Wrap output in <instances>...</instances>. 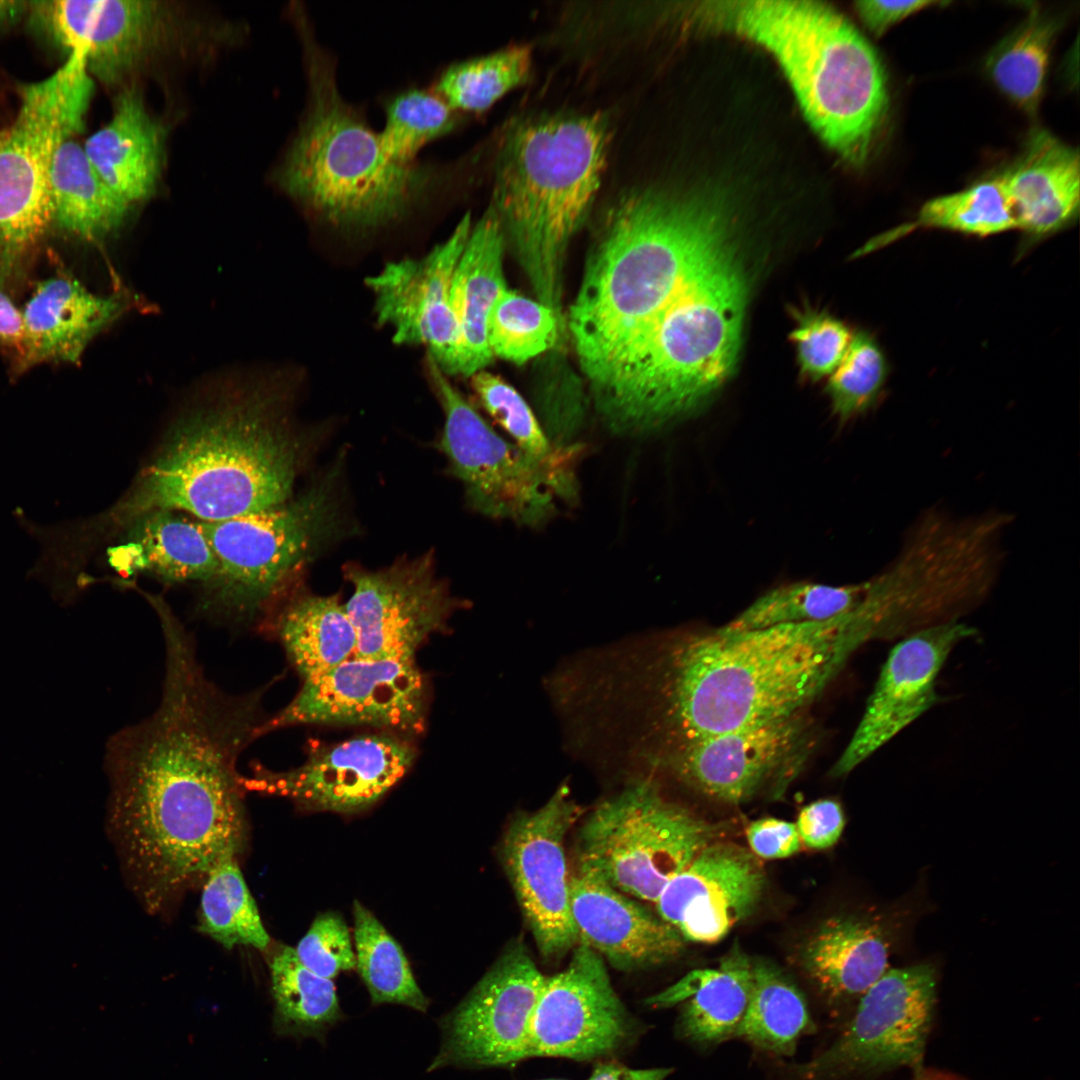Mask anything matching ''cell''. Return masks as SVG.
Wrapping results in <instances>:
<instances>
[{"instance_id": "42", "label": "cell", "mask_w": 1080, "mask_h": 1080, "mask_svg": "<svg viewBox=\"0 0 1080 1080\" xmlns=\"http://www.w3.org/2000/svg\"><path fill=\"white\" fill-rule=\"evenodd\" d=\"M385 125L378 132L387 154L411 164L428 143L452 133L460 114L431 87H408L382 101Z\"/></svg>"}, {"instance_id": "39", "label": "cell", "mask_w": 1080, "mask_h": 1080, "mask_svg": "<svg viewBox=\"0 0 1080 1080\" xmlns=\"http://www.w3.org/2000/svg\"><path fill=\"white\" fill-rule=\"evenodd\" d=\"M199 929L228 949L271 945L235 856L221 859L204 878Z\"/></svg>"}, {"instance_id": "22", "label": "cell", "mask_w": 1080, "mask_h": 1080, "mask_svg": "<svg viewBox=\"0 0 1080 1080\" xmlns=\"http://www.w3.org/2000/svg\"><path fill=\"white\" fill-rule=\"evenodd\" d=\"M976 634L950 621L924 628L899 640L889 651L864 713L832 775L848 774L939 699L936 679L949 654Z\"/></svg>"}, {"instance_id": "36", "label": "cell", "mask_w": 1080, "mask_h": 1080, "mask_svg": "<svg viewBox=\"0 0 1080 1080\" xmlns=\"http://www.w3.org/2000/svg\"><path fill=\"white\" fill-rule=\"evenodd\" d=\"M1057 22L1035 7L1027 18L989 53L985 68L996 86L1021 110L1033 116L1041 102Z\"/></svg>"}, {"instance_id": "29", "label": "cell", "mask_w": 1080, "mask_h": 1080, "mask_svg": "<svg viewBox=\"0 0 1080 1080\" xmlns=\"http://www.w3.org/2000/svg\"><path fill=\"white\" fill-rule=\"evenodd\" d=\"M888 942L881 929L848 916L824 921L804 942L800 963L831 1000L859 997L888 969Z\"/></svg>"}, {"instance_id": "21", "label": "cell", "mask_w": 1080, "mask_h": 1080, "mask_svg": "<svg viewBox=\"0 0 1080 1080\" xmlns=\"http://www.w3.org/2000/svg\"><path fill=\"white\" fill-rule=\"evenodd\" d=\"M625 1009L604 959L578 943L568 966L546 977L529 1031L525 1058L588 1060L615 1050L627 1035Z\"/></svg>"}, {"instance_id": "7", "label": "cell", "mask_w": 1080, "mask_h": 1080, "mask_svg": "<svg viewBox=\"0 0 1080 1080\" xmlns=\"http://www.w3.org/2000/svg\"><path fill=\"white\" fill-rule=\"evenodd\" d=\"M607 146L602 116L558 115L516 125L499 153L491 204L537 300L560 317L568 242L600 187Z\"/></svg>"}, {"instance_id": "16", "label": "cell", "mask_w": 1080, "mask_h": 1080, "mask_svg": "<svg viewBox=\"0 0 1080 1080\" xmlns=\"http://www.w3.org/2000/svg\"><path fill=\"white\" fill-rule=\"evenodd\" d=\"M567 786L509 824L501 858L522 915L542 957L553 960L578 944L570 902L565 839L579 816Z\"/></svg>"}, {"instance_id": "11", "label": "cell", "mask_w": 1080, "mask_h": 1080, "mask_svg": "<svg viewBox=\"0 0 1080 1080\" xmlns=\"http://www.w3.org/2000/svg\"><path fill=\"white\" fill-rule=\"evenodd\" d=\"M29 12L58 47L81 52L89 74L107 85L193 48L206 32L186 8L169 1H34Z\"/></svg>"}, {"instance_id": "34", "label": "cell", "mask_w": 1080, "mask_h": 1080, "mask_svg": "<svg viewBox=\"0 0 1080 1080\" xmlns=\"http://www.w3.org/2000/svg\"><path fill=\"white\" fill-rule=\"evenodd\" d=\"M752 964V991L737 1037L762 1051L792 1055L812 1026L805 998L773 963L759 958Z\"/></svg>"}, {"instance_id": "33", "label": "cell", "mask_w": 1080, "mask_h": 1080, "mask_svg": "<svg viewBox=\"0 0 1080 1080\" xmlns=\"http://www.w3.org/2000/svg\"><path fill=\"white\" fill-rule=\"evenodd\" d=\"M271 625L303 681L354 656L356 631L337 596L297 598Z\"/></svg>"}, {"instance_id": "19", "label": "cell", "mask_w": 1080, "mask_h": 1080, "mask_svg": "<svg viewBox=\"0 0 1080 1080\" xmlns=\"http://www.w3.org/2000/svg\"><path fill=\"white\" fill-rule=\"evenodd\" d=\"M465 214L446 240L418 258L387 263L366 279L378 322L398 345H423L448 375H459L461 334L451 304V285L471 228Z\"/></svg>"}, {"instance_id": "8", "label": "cell", "mask_w": 1080, "mask_h": 1080, "mask_svg": "<svg viewBox=\"0 0 1080 1080\" xmlns=\"http://www.w3.org/2000/svg\"><path fill=\"white\" fill-rule=\"evenodd\" d=\"M81 52L48 78L25 85L0 131V288L25 277L53 224L50 175L60 145L84 127L94 83Z\"/></svg>"}, {"instance_id": "47", "label": "cell", "mask_w": 1080, "mask_h": 1080, "mask_svg": "<svg viewBox=\"0 0 1080 1080\" xmlns=\"http://www.w3.org/2000/svg\"><path fill=\"white\" fill-rule=\"evenodd\" d=\"M295 953L305 967L331 980L343 971L356 968L348 927L335 912H325L314 919Z\"/></svg>"}, {"instance_id": "53", "label": "cell", "mask_w": 1080, "mask_h": 1080, "mask_svg": "<svg viewBox=\"0 0 1080 1080\" xmlns=\"http://www.w3.org/2000/svg\"><path fill=\"white\" fill-rule=\"evenodd\" d=\"M31 2L0 1V28L13 24L29 12Z\"/></svg>"}, {"instance_id": "54", "label": "cell", "mask_w": 1080, "mask_h": 1080, "mask_svg": "<svg viewBox=\"0 0 1080 1080\" xmlns=\"http://www.w3.org/2000/svg\"><path fill=\"white\" fill-rule=\"evenodd\" d=\"M912 1080H956L952 1077L936 1073V1072H924L922 1069L916 1072Z\"/></svg>"}, {"instance_id": "6", "label": "cell", "mask_w": 1080, "mask_h": 1080, "mask_svg": "<svg viewBox=\"0 0 1080 1080\" xmlns=\"http://www.w3.org/2000/svg\"><path fill=\"white\" fill-rule=\"evenodd\" d=\"M308 103L280 164L279 186L312 216L343 229L402 219L451 182L452 169L404 164L384 150L366 118L341 95L334 57L302 22Z\"/></svg>"}, {"instance_id": "55", "label": "cell", "mask_w": 1080, "mask_h": 1080, "mask_svg": "<svg viewBox=\"0 0 1080 1080\" xmlns=\"http://www.w3.org/2000/svg\"><path fill=\"white\" fill-rule=\"evenodd\" d=\"M548 1080H559V1079H548Z\"/></svg>"}, {"instance_id": "32", "label": "cell", "mask_w": 1080, "mask_h": 1080, "mask_svg": "<svg viewBox=\"0 0 1080 1080\" xmlns=\"http://www.w3.org/2000/svg\"><path fill=\"white\" fill-rule=\"evenodd\" d=\"M50 193L53 224L88 242L96 243L117 231L132 209L106 185L83 146L72 139L55 153Z\"/></svg>"}, {"instance_id": "20", "label": "cell", "mask_w": 1080, "mask_h": 1080, "mask_svg": "<svg viewBox=\"0 0 1080 1080\" xmlns=\"http://www.w3.org/2000/svg\"><path fill=\"white\" fill-rule=\"evenodd\" d=\"M347 577L353 594L345 609L356 631V658L415 660L420 645L446 627L456 607L427 556L376 571L350 568Z\"/></svg>"}, {"instance_id": "49", "label": "cell", "mask_w": 1080, "mask_h": 1080, "mask_svg": "<svg viewBox=\"0 0 1080 1080\" xmlns=\"http://www.w3.org/2000/svg\"><path fill=\"white\" fill-rule=\"evenodd\" d=\"M749 849L758 858L780 859L797 853L801 841L795 823L767 817L755 820L746 830Z\"/></svg>"}, {"instance_id": "43", "label": "cell", "mask_w": 1080, "mask_h": 1080, "mask_svg": "<svg viewBox=\"0 0 1080 1080\" xmlns=\"http://www.w3.org/2000/svg\"><path fill=\"white\" fill-rule=\"evenodd\" d=\"M560 323L561 317L549 306L506 288L489 318L491 352L493 356L523 364L555 345Z\"/></svg>"}, {"instance_id": "24", "label": "cell", "mask_w": 1080, "mask_h": 1080, "mask_svg": "<svg viewBox=\"0 0 1080 1080\" xmlns=\"http://www.w3.org/2000/svg\"><path fill=\"white\" fill-rule=\"evenodd\" d=\"M570 902L578 943L614 968L658 966L684 950L686 941L672 925L590 872L570 877Z\"/></svg>"}, {"instance_id": "41", "label": "cell", "mask_w": 1080, "mask_h": 1080, "mask_svg": "<svg viewBox=\"0 0 1080 1080\" xmlns=\"http://www.w3.org/2000/svg\"><path fill=\"white\" fill-rule=\"evenodd\" d=\"M530 67L529 48L513 47L447 65L432 88L459 114L481 113L526 81Z\"/></svg>"}, {"instance_id": "10", "label": "cell", "mask_w": 1080, "mask_h": 1080, "mask_svg": "<svg viewBox=\"0 0 1080 1080\" xmlns=\"http://www.w3.org/2000/svg\"><path fill=\"white\" fill-rule=\"evenodd\" d=\"M727 826L667 799L655 781L638 779L600 802L577 835V870L634 899L655 903L666 885Z\"/></svg>"}, {"instance_id": "37", "label": "cell", "mask_w": 1080, "mask_h": 1080, "mask_svg": "<svg viewBox=\"0 0 1080 1080\" xmlns=\"http://www.w3.org/2000/svg\"><path fill=\"white\" fill-rule=\"evenodd\" d=\"M277 1025L282 1031L320 1036L341 1018L334 983L305 967L295 949L278 945L270 958Z\"/></svg>"}, {"instance_id": "13", "label": "cell", "mask_w": 1080, "mask_h": 1080, "mask_svg": "<svg viewBox=\"0 0 1080 1080\" xmlns=\"http://www.w3.org/2000/svg\"><path fill=\"white\" fill-rule=\"evenodd\" d=\"M815 746V728L802 712L703 737L645 761L698 794L740 804L761 792L784 795Z\"/></svg>"}, {"instance_id": "23", "label": "cell", "mask_w": 1080, "mask_h": 1080, "mask_svg": "<svg viewBox=\"0 0 1080 1080\" xmlns=\"http://www.w3.org/2000/svg\"><path fill=\"white\" fill-rule=\"evenodd\" d=\"M766 883L750 849L719 839L666 885L655 902L657 914L685 941L716 943L756 910Z\"/></svg>"}, {"instance_id": "46", "label": "cell", "mask_w": 1080, "mask_h": 1080, "mask_svg": "<svg viewBox=\"0 0 1080 1080\" xmlns=\"http://www.w3.org/2000/svg\"><path fill=\"white\" fill-rule=\"evenodd\" d=\"M852 336L842 321L826 312L797 311L790 339L801 375L811 381L830 375L845 355Z\"/></svg>"}, {"instance_id": "25", "label": "cell", "mask_w": 1080, "mask_h": 1080, "mask_svg": "<svg viewBox=\"0 0 1080 1080\" xmlns=\"http://www.w3.org/2000/svg\"><path fill=\"white\" fill-rule=\"evenodd\" d=\"M128 295L93 294L65 269L37 284L22 311L24 338L12 359L18 376L44 362L79 363L91 340L121 317Z\"/></svg>"}, {"instance_id": "1", "label": "cell", "mask_w": 1080, "mask_h": 1080, "mask_svg": "<svg viewBox=\"0 0 1080 1080\" xmlns=\"http://www.w3.org/2000/svg\"><path fill=\"white\" fill-rule=\"evenodd\" d=\"M750 264L721 198L646 190L611 210L568 315L594 407L611 432H658L697 413L728 381Z\"/></svg>"}, {"instance_id": "35", "label": "cell", "mask_w": 1080, "mask_h": 1080, "mask_svg": "<svg viewBox=\"0 0 1080 1080\" xmlns=\"http://www.w3.org/2000/svg\"><path fill=\"white\" fill-rule=\"evenodd\" d=\"M471 384L482 406L512 442L549 474L559 499H575L578 488L571 459L578 448L555 446L524 398L499 376L481 370L471 376Z\"/></svg>"}, {"instance_id": "12", "label": "cell", "mask_w": 1080, "mask_h": 1080, "mask_svg": "<svg viewBox=\"0 0 1080 1080\" xmlns=\"http://www.w3.org/2000/svg\"><path fill=\"white\" fill-rule=\"evenodd\" d=\"M427 372L444 412L440 448L472 507L520 525L548 520L559 499L549 474L495 432L429 356Z\"/></svg>"}, {"instance_id": "15", "label": "cell", "mask_w": 1080, "mask_h": 1080, "mask_svg": "<svg viewBox=\"0 0 1080 1080\" xmlns=\"http://www.w3.org/2000/svg\"><path fill=\"white\" fill-rule=\"evenodd\" d=\"M427 692L415 660L352 657L304 680L292 701L264 721L260 736L295 725L369 726L414 736L425 729Z\"/></svg>"}, {"instance_id": "52", "label": "cell", "mask_w": 1080, "mask_h": 1080, "mask_svg": "<svg viewBox=\"0 0 1080 1080\" xmlns=\"http://www.w3.org/2000/svg\"><path fill=\"white\" fill-rule=\"evenodd\" d=\"M669 1068L632 1069L616 1063H600L587 1080H664Z\"/></svg>"}, {"instance_id": "3", "label": "cell", "mask_w": 1080, "mask_h": 1080, "mask_svg": "<svg viewBox=\"0 0 1080 1080\" xmlns=\"http://www.w3.org/2000/svg\"><path fill=\"white\" fill-rule=\"evenodd\" d=\"M871 640L857 607L826 621L684 634L629 653L601 678V700L639 722L636 744L648 741L634 752L647 759L802 713Z\"/></svg>"}, {"instance_id": "31", "label": "cell", "mask_w": 1080, "mask_h": 1080, "mask_svg": "<svg viewBox=\"0 0 1080 1080\" xmlns=\"http://www.w3.org/2000/svg\"><path fill=\"white\" fill-rule=\"evenodd\" d=\"M110 560L125 570L144 571L165 582L207 583L215 574L217 561L198 520L176 511L145 514L120 534Z\"/></svg>"}, {"instance_id": "4", "label": "cell", "mask_w": 1080, "mask_h": 1080, "mask_svg": "<svg viewBox=\"0 0 1080 1080\" xmlns=\"http://www.w3.org/2000/svg\"><path fill=\"white\" fill-rule=\"evenodd\" d=\"M300 449L280 390L223 389L183 412L127 491L84 528L104 543L154 511L217 522L279 505L291 498Z\"/></svg>"}, {"instance_id": "48", "label": "cell", "mask_w": 1080, "mask_h": 1080, "mask_svg": "<svg viewBox=\"0 0 1080 1080\" xmlns=\"http://www.w3.org/2000/svg\"><path fill=\"white\" fill-rule=\"evenodd\" d=\"M795 825L800 841L806 847L824 850L839 840L845 826V816L837 801L821 799L804 806Z\"/></svg>"}, {"instance_id": "40", "label": "cell", "mask_w": 1080, "mask_h": 1080, "mask_svg": "<svg viewBox=\"0 0 1080 1080\" xmlns=\"http://www.w3.org/2000/svg\"><path fill=\"white\" fill-rule=\"evenodd\" d=\"M865 592V582L828 585L793 582L764 593L728 624L730 630H754L803 622L826 621L855 609Z\"/></svg>"}, {"instance_id": "38", "label": "cell", "mask_w": 1080, "mask_h": 1080, "mask_svg": "<svg viewBox=\"0 0 1080 1080\" xmlns=\"http://www.w3.org/2000/svg\"><path fill=\"white\" fill-rule=\"evenodd\" d=\"M353 918L356 968L372 1003L401 1004L425 1012L429 1001L398 942L358 901L353 903Z\"/></svg>"}, {"instance_id": "5", "label": "cell", "mask_w": 1080, "mask_h": 1080, "mask_svg": "<svg viewBox=\"0 0 1080 1080\" xmlns=\"http://www.w3.org/2000/svg\"><path fill=\"white\" fill-rule=\"evenodd\" d=\"M707 30L732 33L779 63L817 134L848 164L862 165L889 107L882 64L839 12L799 0H718L683 8Z\"/></svg>"}, {"instance_id": "30", "label": "cell", "mask_w": 1080, "mask_h": 1080, "mask_svg": "<svg viewBox=\"0 0 1080 1080\" xmlns=\"http://www.w3.org/2000/svg\"><path fill=\"white\" fill-rule=\"evenodd\" d=\"M752 985V958L735 943L717 967L691 971L653 1002L684 1001L680 1017L684 1036L702 1045L719 1044L737 1036Z\"/></svg>"}, {"instance_id": "17", "label": "cell", "mask_w": 1080, "mask_h": 1080, "mask_svg": "<svg viewBox=\"0 0 1080 1080\" xmlns=\"http://www.w3.org/2000/svg\"><path fill=\"white\" fill-rule=\"evenodd\" d=\"M407 739L380 733L362 735L311 750L287 771L254 762L241 776L245 791L278 796L310 811L353 814L378 802L410 770L416 757Z\"/></svg>"}, {"instance_id": "9", "label": "cell", "mask_w": 1080, "mask_h": 1080, "mask_svg": "<svg viewBox=\"0 0 1080 1080\" xmlns=\"http://www.w3.org/2000/svg\"><path fill=\"white\" fill-rule=\"evenodd\" d=\"M334 500L327 481L264 510L198 521L217 561L204 584L207 610L263 627L288 578L336 527Z\"/></svg>"}, {"instance_id": "51", "label": "cell", "mask_w": 1080, "mask_h": 1080, "mask_svg": "<svg viewBox=\"0 0 1080 1080\" xmlns=\"http://www.w3.org/2000/svg\"><path fill=\"white\" fill-rule=\"evenodd\" d=\"M23 338L22 312L6 291L0 288V349L10 351L14 359L21 351Z\"/></svg>"}, {"instance_id": "44", "label": "cell", "mask_w": 1080, "mask_h": 1080, "mask_svg": "<svg viewBox=\"0 0 1080 1080\" xmlns=\"http://www.w3.org/2000/svg\"><path fill=\"white\" fill-rule=\"evenodd\" d=\"M933 227L988 236L1017 229L1012 205L1001 177L927 201L910 226Z\"/></svg>"}, {"instance_id": "27", "label": "cell", "mask_w": 1080, "mask_h": 1080, "mask_svg": "<svg viewBox=\"0 0 1080 1080\" xmlns=\"http://www.w3.org/2000/svg\"><path fill=\"white\" fill-rule=\"evenodd\" d=\"M999 176L1017 229L1032 236L1047 235L1078 214L1079 153L1046 130H1035L1017 160Z\"/></svg>"}, {"instance_id": "2", "label": "cell", "mask_w": 1080, "mask_h": 1080, "mask_svg": "<svg viewBox=\"0 0 1080 1080\" xmlns=\"http://www.w3.org/2000/svg\"><path fill=\"white\" fill-rule=\"evenodd\" d=\"M262 722L249 698L194 675L163 682L155 712L111 737L108 824L131 888L166 908L247 840L237 762Z\"/></svg>"}, {"instance_id": "14", "label": "cell", "mask_w": 1080, "mask_h": 1080, "mask_svg": "<svg viewBox=\"0 0 1080 1080\" xmlns=\"http://www.w3.org/2000/svg\"><path fill=\"white\" fill-rule=\"evenodd\" d=\"M936 1003L929 964L887 970L859 998L839 1037L795 1071L799 1080H837L898 1067L921 1070Z\"/></svg>"}, {"instance_id": "28", "label": "cell", "mask_w": 1080, "mask_h": 1080, "mask_svg": "<svg viewBox=\"0 0 1080 1080\" xmlns=\"http://www.w3.org/2000/svg\"><path fill=\"white\" fill-rule=\"evenodd\" d=\"M505 237L499 215L491 204L472 225L456 265L451 304L461 334L459 375L471 377L493 360L488 325L498 297L507 288L503 270Z\"/></svg>"}, {"instance_id": "26", "label": "cell", "mask_w": 1080, "mask_h": 1080, "mask_svg": "<svg viewBox=\"0 0 1080 1080\" xmlns=\"http://www.w3.org/2000/svg\"><path fill=\"white\" fill-rule=\"evenodd\" d=\"M166 132L147 110L135 84L124 87L110 121L85 142L84 151L106 185L132 207L159 183Z\"/></svg>"}, {"instance_id": "45", "label": "cell", "mask_w": 1080, "mask_h": 1080, "mask_svg": "<svg viewBox=\"0 0 1080 1080\" xmlns=\"http://www.w3.org/2000/svg\"><path fill=\"white\" fill-rule=\"evenodd\" d=\"M886 371L884 355L873 338L865 332L854 334L826 385L833 414L845 422L869 410L879 397Z\"/></svg>"}, {"instance_id": "50", "label": "cell", "mask_w": 1080, "mask_h": 1080, "mask_svg": "<svg viewBox=\"0 0 1080 1080\" xmlns=\"http://www.w3.org/2000/svg\"><path fill=\"white\" fill-rule=\"evenodd\" d=\"M948 2L940 1H925V0H911V1H857L855 2V10L867 27V29L875 36L880 37L886 33L892 26L901 22L910 15H913L923 9L930 6L945 5Z\"/></svg>"}, {"instance_id": "18", "label": "cell", "mask_w": 1080, "mask_h": 1080, "mask_svg": "<svg viewBox=\"0 0 1080 1080\" xmlns=\"http://www.w3.org/2000/svg\"><path fill=\"white\" fill-rule=\"evenodd\" d=\"M522 942L509 944L441 1028L429 1070L498 1066L525 1058L533 1014L546 981Z\"/></svg>"}]
</instances>
